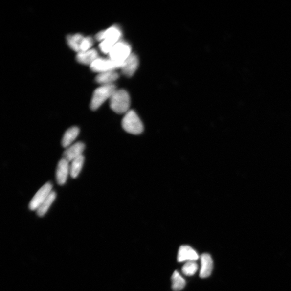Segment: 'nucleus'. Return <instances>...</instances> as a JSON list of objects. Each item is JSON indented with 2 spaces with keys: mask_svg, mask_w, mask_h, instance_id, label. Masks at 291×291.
Masks as SVG:
<instances>
[{
  "mask_svg": "<svg viewBox=\"0 0 291 291\" xmlns=\"http://www.w3.org/2000/svg\"><path fill=\"white\" fill-rule=\"evenodd\" d=\"M130 107L129 94L125 90H116L110 98V108L114 112L124 114L128 112Z\"/></svg>",
  "mask_w": 291,
  "mask_h": 291,
  "instance_id": "1",
  "label": "nucleus"
},
{
  "mask_svg": "<svg viewBox=\"0 0 291 291\" xmlns=\"http://www.w3.org/2000/svg\"><path fill=\"white\" fill-rule=\"evenodd\" d=\"M116 90L114 84L103 85L95 90L93 92L90 108L93 111L98 110L108 99L111 98Z\"/></svg>",
  "mask_w": 291,
  "mask_h": 291,
  "instance_id": "2",
  "label": "nucleus"
},
{
  "mask_svg": "<svg viewBox=\"0 0 291 291\" xmlns=\"http://www.w3.org/2000/svg\"><path fill=\"white\" fill-rule=\"evenodd\" d=\"M122 126L126 132L132 134L139 135L144 131V125L134 110H130L125 113L122 120Z\"/></svg>",
  "mask_w": 291,
  "mask_h": 291,
  "instance_id": "3",
  "label": "nucleus"
},
{
  "mask_svg": "<svg viewBox=\"0 0 291 291\" xmlns=\"http://www.w3.org/2000/svg\"><path fill=\"white\" fill-rule=\"evenodd\" d=\"M131 54L130 45L124 41H119L114 45L109 56L111 60L123 63Z\"/></svg>",
  "mask_w": 291,
  "mask_h": 291,
  "instance_id": "4",
  "label": "nucleus"
},
{
  "mask_svg": "<svg viewBox=\"0 0 291 291\" xmlns=\"http://www.w3.org/2000/svg\"><path fill=\"white\" fill-rule=\"evenodd\" d=\"M123 63L115 62L111 60L110 58L99 57L90 66V68L92 71L98 73L115 71L117 68H121Z\"/></svg>",
  "mask_w": 291,
  "mask_h": 291,
  "instance_id": "5",
  "label": "nucleus"
},
{
  "mask_svg": "<svg viewBox=\"0 0 291 291\" xmlns=\"http://www.w3.org/2000/svg\"><path fill=\"white\" fill-rule=\"evenodd\" d=\"M52 184L47 182L37 192L30 201L29 207L31 210L36 211L40 206L49 197L52 190Z\"/></svg>",
  "mask_w": 291,
  "mask_h": 291,
  "instance_id": "6",
  "label": "nucleus"
},
{
  "mask_svg": "<svg viewBox=\"0 0 291 291\" xmlns=\"http://www.w3.org/2000/svg\"><path fill=\"white\" fill-rule=\"evenodd\" d=\"M121 31L117 26H112L107 30L99 31L95 38L98 41L102 42L104 40H108L116 44L120 41Z\"/></svg>",
  "mask_w": 291,
  "mask_h": 291,
  "instance_id": "7",
  "label": "nucleus"
},
{
  "mask_svg": "<svg viewBox=\"0 0 291 291\" xmlns=\"http://www.w3.org/2000/svg\"><path fill=\"white\" fill-rule=\"evenodd\" d=\"M69 163L63 158L58 163L56 177L57 183L60 186L64 185L67 182L68 176H70Z\"/></svg>",
  "mask_w": 291,
  "mask_h": 291,
  "instance_id": "8",
  "label": "nucleus"
},
{
  "mask_svg": "<svg viewBox=\"0 0 291 291\" xmlns=\"http://www.w3.org/2000/svg\"><path fill=\"white\" fill-rule=\"evenodd\" d=\"M86 146L82 142H78L67 148L63 153V158L71 162L76 158L83 156Z\"/></svg>",
  "mask_w": 291,
  "mask_h": 291,
  "instance_id": "9",
  "label": "nucleus"
},
{
  "mask_svg": "<svg viewBox=\"0 0 291 291\" xmlns=\"http://www.w3.org/2000/svg\"><path fill=\"white\" fill-rule=\"evenodd\" d=\"M138 66V58L132 53L130 56L124 62L121 69L124 75L132 77L135 73Z\"/></svg>",
  "mask_w": 291,
  "mask_h": 291,
  "instance_id": "10",
  "label": "nucleus"
},
{
  "mask_svg": "<svg viewBox=\"0 0 291 291\" xmlns=\"http://www.w3.org/2000/svg\"><path fill=\"white\" fill-rule=\"evenodd\" d=\"M199 258L198 253L192 247L182 246L179 247L178 255L179 262L196 261Z\"/></svg>",
  "mask_w": 291,
  "mask_h": 291,
  "instance_id": "11",
  "label": "nucleus"
},
{
  "mask_svg": "<svg viewBox=\"0 0 291 291\" xmlns=\"http://www.w3.org/2000/svg\"><path fill=\"white\" fill-rule=\"evenodd\" d=\"M213 261L208 253H204L201 257L200 277L206 278L209 277L213 271Z\"/></svg>",
  "mask_w": 291,
  "mask_h": 291,
  "instance_id": "12",
  "label": "nucleus"
},
{
  "mask_svg": "<svg viewBox=\"0 0 291 291\" xmlns=\"http://www.w3.org/2000/svg\"><path fill=\"white\" fill-rule=\"evenodd\" d=\"M99 57L98 51L96 49H91L78 53L76 60L81 64L90 66Z\"/></svg>",
  "mask_w": 291,
  "mask_h": 291,
  "instance_id": "13",
  "label": "nucleus"
},
{
  "mask_svg": "<svg viewBox=\"0 0 291 291\" xmlns=\"http://www.w3.org/2000/svg\"><path fill=\"white\" fill-rule=\"evenodd\" d=\"M79 132H80V130L76 126L72 127V128L68 129L63 135L62 140V146L67 149V148L73 144V142L75 141L79 135Z\"/></svg>",
  "mask_w": 291,
  "mask_h": 291,
  "instance_id": "14",
  "label": "nucleus"
},
{
  "mask_svg": "<svg viewBox=\"0 0 291 291\" xmlns=\"http://www.w3.org/2000/svg\"><path fill=\"white\" fill-rule=\"evenodd\" d=\"M119 75L117 72L115 71H110L100 73L96 76V82L103 85L112 84V83L117 80L119 78Z\"/></svg>",
  "mask_w": 291,
  "mask_h": 291,
  "instance_id": "15",
  "label": "nucleus"
},
{
  "mask_svg": "<svg viewBox=\"0 0 291 291\" xmlns=\"http://www.w3.org/2000/svg\"><path fill=\"white\" fill-rule=\"evenodd\" d=\"M85 37L80 34L68 35L67 43L71 49L78 53L80 52L81 46Z\"/></svg>",
  "mask_w": 291,
  "mask_h": 291,
  "instance_id": "16",
  "label": "nucleus"
},
{
  "mask_svg": "<svg viewBox=\"0 0 291 291\" xmlns=\"http://www.w3.org/2000/svg\"><path fill=\"white\" fill-rule=\"evenodd\" d=\"M56 193L53 190L49 197L47 198L44 202L41 204L38 210H36L38 216L42 217L45 215L50 208L51 205L54 203L56 198Z\"/></svg>",
  "mask_w": 291,
  "mask_h": 291,
  "instance_id": "17",
  "label": "nucleus"
},
{
  "mask_svg": "<svg viewBox=\"0 0 291 291\" xmlns=\"http://www.w3.org/2000/svg\"><path fill=\"white\" fill-rule=\"evenodd\" d=\"M84 160V157L83 155L71 162L70 171V176L72 178L75 179L78 177L83 167Z\"/></svg>",
  "mask_w": 291,
  "mask_h": 291,
  "instance_id": "18",
  "label": "nucleus"
},
{
  "mask_svg": "<svg viewBox=\"0 0 291 291\" xmlns=\"http://www.w3.org/2000/svg\"><path fill=\"white\" fill-rule=\"evenodd\" d=\"M172 289L174 291L182 290L186 286V281L178 271H175L172 277Z\"/></svg>",
  "mask_w": 291,
  "mask_h": 291,
  "instance_id": "19",
  "label": "nucleus"
},
{
  "mask_svg": "<svg viewBox=\"0 0 291 291\" xmlns=\"http://www.w3.org/2000/svg\"><path fill=\"white\" fill-rule=\"evenodd\" d=\"M198 269V265L195 261L187 262L182 268L183 273L187 276H192Z\"/></svg>",
  "mask_w": 291,
  "mask_h": 291,
  "instance_id": "20",
  "label": "nucleus"
},
{
  "mask_svg": "<svg viewBox=\"0 0 291 291\" xmlns=\"http://www.w3.org/2000/svg\"><path fill=\"white\" fill-rule=\"evenodd\" d=\"M116 44L108 40H104L100 42L99 49L105 54H109Z\"/></svg>",
  "mask_w": 291,
  "mask_h": 291,
  "instance_id": "21",
  "label": "nucleus"
},
{
  "mask_svg": "<svg viewBox=\"0 0 291 291\" xmlns=\"http://www.w3.org/2000/svg\"><path fill=\"white\" fill-rule=\"evenodd\" d=\"M93 40L91 37H85L81 46L80 52L87 51L91 49V47L93 46Z\"/></svg>",
  "mask_w": 291,
  "mask_h": 291,
  "instance_id": "22",
  "label": "nucleus"
}]
</instances>
